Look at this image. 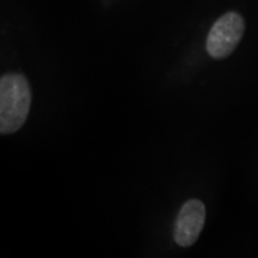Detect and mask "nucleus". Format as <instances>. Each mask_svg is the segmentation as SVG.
Masks as SVG:
<instances>
[{
	"label": "nucleus",
	"mask_w": 258,
	"mask_h": 258,
	"mask_svg": "<svg viewBox=\"0 0 258 258\" xmlns=\"http://www.w3.org/2000/svg\"><path fill=\"white\" fill-rule=\"evenodd\" d=\"M31 90L22 74L9 73L0 79V133L12 134L27 121Z\"/></svg>",
	"instance_id": "1"
},
{
	"label": "nucleus",
	"mask_w": 258,
	"mask_h": 258,
	"mask_svg": "<svg viewBox=\"0 0 258 258\" xmlns=\"http://www.w3.org/2000/svg\"><path fill=\"white\" fill-rule=\"evenodd\" d=\"M245 24L240 15L228 12L218 19L207 37V51L215 59L228 56L238 46L244 34Z\"/></svg>",
	"instance_id": "2"
},
{
	"label": "nucleus",
	"mask_w": 258,
	"mask_h": 258,
	"mask_svg": "<svg viewBox=\"0 0 258 258\" xmlns=\"http://www.w3.org/2000/svg\"><path fill=\"white\" fill-rule=\"evenodd\" d=\"M206 222V207L200 200H190L183 205L176 219L173 238L179 246L188 247L196 243Z\"/></svg>",
	"instance_id": "3"
}]
</instances>
